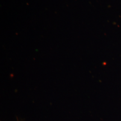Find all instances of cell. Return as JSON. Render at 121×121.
Instances as JSON below:
<instances>
[{
    "instance_id": "6da1fadb",
    "label": "cell",
    "mask_w": 121,
    "mask_h": 121,
    "mask_svg": "<svg viewBox=\"0 0 121 121\" xmlns=\"http://www.w3.org/2000/svg\"></svg>"
}]
</instances>
